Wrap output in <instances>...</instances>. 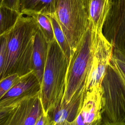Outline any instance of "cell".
<instances>
[{
  "instance_id": "1",
  "label": "cell",
  "mask_w": 125,
  "mask_h": 125,
  "mask_svg": "<svg viewBox=\"0 0 125 125\" xmlns=\"http://www.w3.org/2000/svg\"><path fill=\"white\" fill-rule=\"evenodd\" d=\"M39 29L33 18L22 14L7 33V62L2 79L14 74L22 76L31 71L34 38Z\"/></svg>"
},
{
  "instance_id": "2",
  "label": "cell",
  "mask_w": 125,
  "mask_h": 125,
  "mask_svg": "<svg viewBox=\"0 0 125 125\" xmlns=\"http://www.w3.org/2000/svg\"><path fill=\"white\" fill-rule=\"evenodd\" d=\"M69 61L55 39L49 43L41 84L40 99L43 112L47 113L63 100Z\"/></svg>"
},
{
  "instance_id": "3",
  "label": "cell",
  "mask_w": 125,
  "mask_h": 125,
  "mask_svg": "<svg viewBox=\"0 0 125 125\" xmlns=\"http://www.w3.org/2000/svg\"><path fill=\"white\" fill-rule=\"evenodd\" d=\"M95 30L90 25L73 51L68 63L63 100L69 102L75 95L85 90L90 69Z\"/></svg>"
},
{
  "instance_id": "4",
  "label": "cell",
  "mask_w": 125,
  "mask_h": 125,
  "mask_svg": "<svg viewBox=\"0 0 125 125\" xmlns=\"http://www.w3.org/2000/svg\"><path fill=\"white\" fill-rule=\"evenodd\" d=\"M100 87L103 124L125 122V76L111 62Z\"/></svg>"
},
{
  "instance_id": "5",
  "label": "cell",
  "mask_w": 125,
  "mask_h": 125,
  "mask_svg": "<svg viewBox=\"0 0 125 125\" xmlns=\"http://www.w3.org/2000/svg\"><path fill=\"white\" fill-rule=\"evenodd\" d=\"M89 0H58L55 17L69 42L72 54L89 27Z\"/></svg>"
},
{
  "instance_id": "6",
  "label": "cell",
  "mask_w": 125,
  "mask_h": 125,
  "mask_svg": "<svg viewBox=\"0 0 125 125\" xmlns=\"http://www.w3.org/2000/svg\"><path fill=\"white\" fill-rule=\"evenodd\" d=\"M113 46L106 39L103 31L95 30L92 63L87 77L85 90L100 86L110 62Z\"/></svg>"
},
{
  "instance_id": "7",
  "label": "cell",
  "mask_w": 125,
  "mask_h": 125,
  "mask_svg": "<svg viewBox=\"0 0 125 125\" xmlns=\"http://www.w3.org/2000/svg\"><path fill=\"white\" fill-rule=\"evenodd\" d=\"M103 33L113 47L125 53V0H112Z\"/></svg>"
},
{
  "instance_id": "8",
  "label": "cell",
  "mask_w": 125,
  "mask_h": 125,
  "mask_svg": "<svg viewBox=\"0 0 125 125\" xmlns=\"http://www.w3.org/2000/svg\"><path fill=\"white\" fill-rule=\"evenodd\" d=\"M75 125H103L100 86L85 91L83 105L76 119Z\"/></svg>"
},
{
  "instance_id": "9",
  "label": "cell",
  "mask_w": 125,
  "mask_h": 125,
  "mask_svg": "<svg viewBox=\"0 0 125 125\" xmlns=\"http://www.w3.org/2000/svg\"><path fill=\"white\" fill-rule=\"evenodd\" d=\"M85 90L76 94L68 102L62 100L48 113L52 125H75L77 115L82 107Z\"/></svg>"
},
{
  "instance_id": "10",
  "label": "cell",
  "mask_w": 125,
  "mask_h": 125,
  "mask_svg": "<svg viewBox=\"0 0 125 125\" xmlns=\"http://www.w3.org/2000/svg\"><path fill=\"white\" fill-rule=\"evenodd\" d=\"M41 84L32 71L21 76L16 83L0 100L21 99L40 94Z\"/></svg>"
},
{
  "instance_id": "11",
  "label": "cell",
  "mask_w": 125,
  "mask_h": 125,
  "mask_svg": "<svg viewBox=\"0 0 125 125\" xmlns=\"http://www.w3.org/2000/svg\"><path fill=\"white\" fill-rule=\"evenodd\" d=\"M39 94L23 99L4 125H35L41 115V112L38 108L32 106Z\"/></svg>"
},
{
  "instance_id": "12",
  "label": "cell",
  "mask_w": 125,
  "mask_h": 125,
  "mask_svg": "<svg viewBox=\"0 0 125 125\" xmlns=\"http://www.w3.org/2000/svg\"><path fill=\"white\" fill-rule=\"evenodd\" d=\"M49 43L39 29L34 38L31 59V71L41 84L46 62Z\"/></svg>"
},
{
  "instance_id": "13",
  "label": "cell",
  "mask_w": 125,
  "mask_h": 125,
  "mask_svg": "<svg viewBox=\"0 0 125 125\" xmlns=\"http://www.w3.org/2000/svg\"><path fill=\"white\" fill-rule=\"evenodd\" d=\"M111 0H89V25L94 30L103 31V26L111 5Z\"/></svg>"
},
{
  "instance_id": "14",
  "label": "cell",
  "mask_w": 125,
  "mask_h": 125,
  "mask_svg": "<svg viewBox=\"0 0 125 125\" xmlns=\"http://www.w3.org/2000/svg\"><path fill=\"white\" fill-rule=\"evenodd\" d=\"M58 0H22L20 1V12L23 15L32 12L54 16Z\"/></svg>"
},
{
  "instance_id": "15",
  "label": "cell",
  "mask_w": 125,
  "mask_h": 125,
  "mask_svg": "<svg viewBox=\"0 0 125 125\" xmlns=\"http://www.w3.org/2000/svg\"><path fill=\"white\" fill-rule=\"evenodd\" d=\"M21 15L19 11L2 5L0 6V37L12 29Z\"/></svg>"
},
{
  "instance_id": "16",
  "label": "cell",
  "mask_w": 125,
  "mask_h": 125,
  "mask_svg": "<svg viewBox=\"0 0 125 125\" xmlns=\"http://www.w3.org/2000/svg\"><path fill=\"white\" fill-rule=\"evenodd\" d=\"M26 16H31L36 21L39 29L42 31L47 41L50 43L55 39L52 24L49 16L40 13H27Z\"/></svg>"
},
{
  "instance_id": "17",
  "label": "cell",
  "mask_w": 125,
  "mask_h": 125,
  "mask_svg": "<svg viewBox=\"0 0 125 125\" xmlns=\"http://www.w3.org/2000/svg\"><path fill=\"white\" fill-rule=\"evenodd\" d=\"M52 24L55 39L69 61L72 55V50L69 42L55 16H49Z\"/></svg>"
},
{
  "instance_id": "18",
  "label": "cell",
  "mask_w": 125,
  "mask_h": 125,
  "mask_svg": "<svg viewBox=\"0 0 125 125\" xmlns=\"http://www.w3.org/2000/svg\"><path fill=\"white\" fill-rule=\"evenodd\" d=\"M25 98L0 101V125H5L11 114Z\"/></svg>"
},
{
  "instance_id": "19",
  "label": "cell",
  "mask_w": 125,
  "mask_h": 125,
  "mask_svg": "<svg viewBox=\"0 0 125 125\" xmlns=\"http://www.w3.org/2000/svg\"><path fill=\"white\" fill-rule=\"evenodd\" d=\"M7 33L0 37V81L2 79L7 62Z\"/></svg>"
},
{
  "instance_id": "20",
  "label": "cell",
  "mask_w": 125,
  "mask_h": 125,
  "mask_svg": "<svg viewBox=\"0 0 125 125\" xmlns=\"http://www.w3.org/2000/svg\"><path fill=\"white\" fill-rule=\"evenodd\" d=\"M110 62L125 76V53L114 47Z\"/></svg>"
},
{
  "instance_id": "21",
  "label": "cell",
  "mask_w": 125,
  "mask_h": 125,
  "mask_svg": "<svg viewBox=\"0 0 125 125\" xmlns=\"http://www.w3.org/2000/svg\"><path fill=\"white\" fill-rule=\"evenodd\" d=\"M21 76L17 74L8 76L0 81V100L19 80Z\"/></svg>"
},
{
  "instance_id": "22",
  "label": "cell",
  "mask_w": 125,
  "mask_h": 125,
  "mask_svg": "<svg viewBox=\"0 0 125 125\" xmlns=\"http://www.w3.org/2000/svg\"><path fill=\"white\" fill-rule=\"evenodd\" d=\"M20 0H2V5L20 12Z\"/></svg>"
},
{
  "instance_id": "23",
  "label": "cell",
  "mask_w": 125,
  "mask_h": 125,
  "mask_svg": "<svg viewBox=\"0 0 125 125\" xmlns=\"http://www.w3.org/2000/svg\"><path fill=\"white\" fill-rule=\"evenodd\" d=\"M35 125H52L49 117L42 113L38 119Z\"/></svg>"
},
{
  "instance_id": "24",
  "label": "cell",
  "mask_w": 125,
  "mask_h": 125,
  "mask_svg": "<svg viewBox=\"0 0 125 125\" xmlns=\"http://www.w3.org/2000/svg\"><path fill=\"white\" fill-rule=\"evenodd\" d=\"M103 125H125V122H121V123H116L103 124Z\"/></svg>"
},
{
  "instance_id": "25",
  "label": "cell",
  "mask_w": 125,
  "mask_h": 125,
  "mask_svg": "<svg viewBox=\"0 0 125 125\" xmlns=\"http://www.w3.org/2000/svg\"><path fill=\"white\" fill-rule=\"evenodd\" d=\"M2 0H0V6L2 5Z\"/></svg>"
},
{
  "instance_id": "26",
  "label": "cell",
  "mask_w": 125,
  "mask_h": 125,
  "mask_svg": "<svg viewBox=\"0 0 125 125\" xmlns=\"http://www.w3.org/2000/svg\"><path fill=\"white\" fill-rule=\"evenodd\" d=\"M21 0H20V1H21Z\"/></svg>"
}]
</instances>
